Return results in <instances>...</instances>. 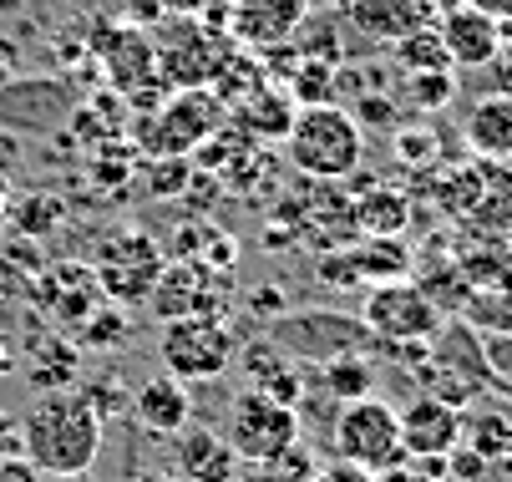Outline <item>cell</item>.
Returning a JSON list of instances; mask_svg holds the SVG:
<instances>
[{
  "instance_id": "1",
  "label": "cell",
  "mask_w": 512,
  "mask_h": 482,
  "mask_svg": "<svg viewBox=\"0 0 512 482\" xmlns=\"http://www.w3.org/2000/svg\"><path fill=\"white\" fill-rule=\"evenodd\" d=\"M21 452L46 472H87L102 452V417L92 411L87 391H46L21 417Z\"/></svg>"
},
{
  "instance_id": "2",
  "label": "cell",
  "mask_w": 512,
  "mask_h": 482,
  "mask_svg": "<svg viewBox=\"0 0 512 482\" xmlns=\"http://www.w3.org/2000/svg\"><path fill=\"white\" fill-rule=\"evenodd\" d=\"M284 153L300 178L310 183H345L365 163V127L350 117V107H300L284 132Z\"/></svg>"
},
{
  "instance_id": "3",
  "label": "cell",
  "mask_w": 512,
  "mask_h": 482,
  "mask_svg": "<svg viewBox=\"0 0 512 482\" xmlns=\"http://www.w3.org/2000/svg\"><path fill=\"white\" fill-rule=\"evenodd\" d=\"M224 127H229V107L208 87H188V92L163 97L153 107V117L137 122V148L148 158H188Z\"/></svg>"
},
{
  "instance_id": "4",
  "label": "cell",
  "mask_w": 512,
  "mask_h": 482,
  "mask_svg": "<svg viewBox=\"0 0 512 482\" xmlns=\"http://www.w3.org/2000/svg\"><path fill=\"white\" fill-rule=\"evenodd\" d=\"M330 447L340 462H355L365 472H391L406 462V447H401V417L396 406L381 401V396H360V401H345L335 411V427H330Z\"/></svg>"
},
{
  "instance_id": "5",
  "label": "cell",
  "mask_w": 512,
  "mask_h": 482,
  "mask_svg": "<svg viewBox=\"0 0 512 482\" xmlns=\"http://www.w3.org/2000/svg\"><path fill=\"white\" fill-rule=\"evenodd\" d=\"M442 305L426 295L421 280L401 274V280H381L365 285V305H360V325L371 330V340H391V346H426L442 330Z\"/></svg>"
},
{
  "instance_id": "6",
  "label": "cell",
  "mask_w": 512,
  "mask_h": 482,
  "mask_svg": "<svg viewBox=\"0 0 512 482\" xmlns=\"http://www.w3.org/2000/svg\"><path fill=\"white\" fill-rule=\"evenodd\" d=\"M158 356H163V371L173 381L198 386V381H218L234 366L239 340L218 315H188V320H163Z\"/></svg>"
},
{
  "instance_id": "7",
  "label": "cell",
  "mask_w": 512,
  "mask_h": 482,
  "mask_svg": "<svg viewBox=\"0 0 512 482\" xmlns=\"http://www.w3.org/2000/svg\"><path fill=\"white\" fill-rule=\"evenodd\" d=\"M153 46H158V77L173 92L208 87L218 77V66H224L229 51H234L229 31L208 26L203 16H168L163 21V36Z\"/></svg>"
},
{
  "instance_id": "8",
  "label": "cell",
  "mask_w": 512,
  "mask_h": 482,
  "mask_svg": "<svg viewBox=\"0 0 512 482\" xmlns=\"http://www.w3.org/2000/svg\"><path fill=\"white\" fill-rule=\"evenodd\" d=\"M224 437L239 452V462L264 467L289 442H300V406H279L264 391H239L234 406H229V432Z\"/></svg>"
},
{
  "instance_id": "9",
  "label": "cell",
  "mask_w": 512,
  "mask_h": 482,
  "mask_svg": "<svg viewBox=\"0 0 512 482\" xmlns=\"http://www.w3.org/2000/svg\"><path fill=\"white\" fill-rule=\"evenodd\" d=\"M310 0H229L224 11V31L239 51L249 56H269L284 41H295V31L310 21Z\"/></svg>"
},
{
  "instance_id": "10",
  "label": "cell",
  "mask_w": 512,
  "mask_h": 482,
  "mask_svg": "<svg viewBox=\"0 0 512 482\" xmlns=\"http://www.w3.org/2000/svg\"><path fill=\"white\" fill-rule=\"evenodd\" d=\"M92 51L102 61L107 87H117L122 97H137L142 87H163V77H158V46H153V36L142 26H127V21L97 26Z\"/></svg>"
},
{
  "instance_id": "11",
  "label": "cell",
  "mask_w": 512,
  "mask_h": 482,
  "mask_svg": "<svg viewBox=\"0 0 512 482\" xmlns=\"http://www.w3.org/2000/svg\"><path fill=\"white\" fill-rule=\"evenodd\" d=\"M274 346L279 351H300L310 361H335V356H355L371 346V330L350 315H325V310H305V315H289L274 330Z\"/></svg>"
},
{
  "instance_id": "12",
  "label": "cell",
  "mask_w": 512,
  "mask_h": 482,
  "mask_svg": "<svg viewBox=\"0 0 512 482\" xmlns=\"http://www.w3.org/2000/svg\"><path fill=\"white\" fill-rule=\"evenodd\" d=\"M148 305H153L158 320H188V315H218V320H224L229 295L218 290V280L208 274V264L178 259V264H163Z\"/></svg>"
},
{
  "instance_id": "13",
  "label": "cell",
  "mask_w": 512,
  "mask_h": 482,
  "mask_svg": "<svg viewBox=\"0 0 512 482\" xmlns=\"http://www.w3.org/2000/svg\"><path fill=\"white\" fill-rule=\"evenodd\" d=\"M163 274V254L148 234H122L107 244V254L97 259V285L112 300H148Z\"/></svg>"
},
{
  "instance_id": "14",
  "label": "cell",
  "mask_w": 512,
  "mask_h": 482,
  "mask_svg": "<svg viewBox=\"0 0 512 482\" xmlns=\"http://www.w3.org/2000/svg\"><path fill=\"white\" fill-rule=\"evenodd\" d=\"M462 224L482 239L512 244V163H472V188H467V209Z\"/></svg>"
},
{
  "instance_id": "15",
  "label": "cell",
  "mask_w": 512,
  "mask_h": 482,
  "mask_svg": "<svg viewBox=\"0 0 512 482\" xmlns=\"http://www.w3.org/2000/svg\"><path fill=\"white\" fill-rule=\"evenodd\" d=\"M401 417V447L406 457H447L457 442H462V411L442 396H411L406 406H396Z\"/></svg>"
},
{
  "instance_id": "16",
  "label": "cell",
  "mask_w": 512,
  "mask_h": 482,
  "mask_svg": "<svg viewBox=\"0 0 512 482\" xmlns=\"http://www.w3.org/2000/svg\"><path fill=\"white\" fill-rule=\"evenodd\" d=\"M436 31L447 41L452 66H467V72L492 66L502 56V21H492L482 6H457L447 16H436Z\"/></svg>"
},
{
  "instance_id": "17",
  "label": "cell",
  "mask_w": 512,
  "mask_h": 482,
  "mask_svg": "<svg viewBox=\"0 0 512 482\" xmlns=\"http://www.w3.org/2000/svg\"><path fill=\"white\" fill-rule=\"evenodd\" d=\"M345 26L365 41V46H396L401 36H411L416 26H426L431 16L421 11V0H350L340 11Z\"/></svg>"
},
{
  "instance_id": "18",
  "label": "cell",
  "mask_w": 512,
  "mask_h": 482,
  "mask_svg": "<svg viewBox=\"0 0 512 482\" xmlns=\"http://www.w3.org/2000/svg\"><path fill=\"white\" fill-rule=\"evenodd\" d=\"M462 143L487 163H512V92H487L467 107Z\"/></svg>"
},
{
  "instance_id": "19",
  "label": "cell",
  "mask_w": 512,
  "mask_h": 482,
  "mask_svg": "<svg viewBox=\"0 0 512 482\" xmlns=\"http://www.w3.org/2000/svg\"><path fill=\"white\" fill-rule=\"evenodd\" d=\"M188 411H193L188 386L173 381L168 371L153 376V381H142V386L132 391V417H137L142 432H153V437H178V432L188 427Z\"/></svg>"
},
{
  "instance_id": "20",
  "label": "cell",
  "mask_w": 512,
  "mask_h": 482,
  "mask_svg": "<svg viewBox=\"0 0 512 482\" xmlns=\"http://www.w3.org/2000/svg\"><path fill=\"white\" fill-rule=\"evenodd\" d=\"M239 452L229 447L224 432L213 427H183L178 432V477L183 482H229L239 472Z\"/></svg>"
},
{
  "instance_id": "21",
  "label": "cell",
  "mask_w": 512,
  "mask_h": 482,
  "mask_svg": "<svg viewBox=\"0 0 512 482\" xmlns=\"http://www.w3.org/2000/svg\"><path fill=\"white\" fill-rule=\"evenodd\" d=\"M295 102H289V92L279 82H264L259 92H249L244 102L229 107V127L239 132H254V137H284L289 122H295Z\"/></svg>"
},
{
  "instance_id": "22",
  "label": "cell",
  "mask_w": 512,
  "mask_h": 482,
  "mask_svg": "<svg viewBox=\"0 0 512 482\" xmlns=\"http://www.w3.org/2000/svg\"><path fill=\"white\" fill-rule=\"evenodd\" d=\"M355 209V234H371V239H401L406 219H411V198L396 193V188H381L371 183V193L350 198Z\"/></svg>"
},
{
  "instance_id": "23",
  "label": "cell",
  "mask_w": 512,
  "mask_h": 482,
  "mask_svg": "<svg viewBox=\"0 0 512 482\" xmlns=\"http://www.w3.org/2000/svg\"><path fill=\"white\" fill-rule=\"evenodd\" d=\"M462 442L472 452H482L487 462L492 457H512V406L502 401H472V417H462Z\"/></svg>"
},
{
  "instance_id": "24",
  "label": "cell",
  "mask_w": 512,
  "mask_h": 482,
  "mask_svg": "<svg viewBox=\"0 0 512 482\" xmlns=\"http://www.w3.org/2000/svg\"><path fill=\"white\" fill-rule=\"evenodd\" d=\"M345 254H350V269H355L360 290L381 285V280H401V274L411 269V254H406L401 239H365L360 249H345Z\"/></svg>"
},
{
  "instance_id": "25",
  "label": "cell",
  "mask_w": 512,
  "mask_h": 482,
  "mask_svg": "<svg viewBox=\"0 0 512 482\" xmlns=\"http://www.w3.org/2000/svg\"><path fill=\"white\" fill-rule=\"evenodd\" d=\"M391 56H396V66H401V77H411V72H447V66H452L447 41H442V31H436V21H426V26H416L411 36H401V41L391 46Z\"/></svg>"
},
{
  "instance_id": "26",
  "label": "cell",
  "mask_w": 512,
  "mask_h": 482,
  "mask_svg": "<svg viewBox=\"0 0 512 482\" xmlns=\"http://www.w3.org/2000/svg\"><path fill=\"white\" fill-rule=\"evenodd\" d=\"M320 386L330 391L335 406H345V401H360V396H376L371 391L376 371H371V361H365L360 351L355 356H335V361H320Z\"/></svg>"
},
{
  "instance_id": "27",
  "label": "cell",
  "mask_w": 512,
  "mask_h": 482,
  "mask_svg": "<svg viewBox=\"0 0 512 482\" xmlns=\"http://www.w3.org/2000/svg\"><path fill=\"white\" fill-rule=\"evenodd\" d=\"M401 97L416 107V112H442L452 97H457V66H447V72H411L401 77Z\"/></svg>"
},
{
  "instance_id": "28",
  "label": "cell",
  "mask_w": 512,
  "mask_h": 482,
  "mask_svg": "<svg viewBox=\"0 0 512 482\" xmlns=\"http://www.w3.org/2000/svg\"><path fill=\"white\" fill-rule=\"evenodd\" d=\"M264 472H269L274 482H310V477L320 472V457H315L305 442H289L279 457H269V462H264Z\"/></svg>"
},
{
  "instance_id": "29",
  "label": "cell",
  "mask_w": 512,
  "mask_h": 482,
  "mask_svg": "<svg viewBox=\"0 0 512 482\" xmlns=\"http://www.w3.org/2000/svg\"><path fill=\"white\" fill-rule=\"evenodd\" d=\"M117 16L127 21V26H163L168 21V0H117Z\"/></svg>"
},
{
  "instance_id": "30",
  "label": "cell",
  "mask_w": 512,
  "mask_h": 482,
  "mask_svg": "<svg viewBox=\"0 0 512 482\" xmlns=\"http://www.w3.org/2000/svg\"><path fill=\"white\" fill-rule=\"evenodd\" d=\"M310 482H381L376 472H365V467H355V462H320V472L310 477Z\"/></svg>"
},
{
  "instance_id": "31",
  "label": "cell",
  "mask_w": 512,
  "mask_h": 482,
  "mask_svg": "<svg viewBox=\"0 0 512 482\" xmlns=\"http://www.w3.org/2000/svg\"><path fill=\"white\" fill-rule=\"evenodd\" d=\"M0 482H46V472L26 452H11V457H0Z\"/></svg>"
},
{
  "instance_id": "32",
  "label": "cell",
  "mask_w": 512,
  "mask_h": 482,
  "mask_svg": "<svg viewBox=\"0 0 512 482\" xmlns=\"http://www.w3.org/2000/svg\"><path fill=\"white\" fill-rule=\"evenodd\" d=\"M396 153L411 158V163L426 158V153H431V132H396Z\"/></svg>"
},
{
  "instance_id": "33",
  "label": "cell",
  "mask_w": 512,
  "mask_h": 482,
  "mask_svg": "<svg viewBox=\"0 0 512 482\" xmlns=\"http://www.w3.org/2000/svg\"><path fill=\"white\" fill-rule=\"evenodd\" d=\"M87 340H92V346H117V340H122V320L117 315H97Z\"/></svg>"
},
{
  "instance_id": "34",
  "label": "cell",
  "mask_w": 512,
  "mask_h": 482,
  "mask_svg": "<svg viewBox=\"0 0 512 482\" xmlns=\"http://www.w3.org/2000/svg\"><path fill=\"white\" fill-rule=\"evenodd\" d=\"M11 452H21V422L0 411V457H11Z\"/></svg>"
},
{
  "instance_id": "35",
  "label": "cell",
  "mask_w": 512,
  "mask_h": 482,
  "mask_svg": "<svg viewBox=\"0 0 512 482\" xmlns=\"http://www.w3.org/2000/svg\"><path fill=\"white\" fill-rule=\"evenodd\" d=\"M477 482H512V457H492V462L477 472Z\"/></svg>"
},
{
  "instance_id": "36",
  "label": "cell",
  "mask_w": 512,
  "mask_h": 482,
  "mask_svg": "<svg viewBox=\"0 0 512 482\" xmlns=\"http://www.w3.org/2000/svg\"><path fill=\"white\" fill-rule=\"evenodd\" d=\"M381 482H436V477H426V472H416V467H411V457H406L401 467H391V472H381Z\"/></svg>"
},
{
  "instance_id": "37",
  "label": "cell",
  "mask_w": 512,
  "mask_h": 482,
  "mask_svg": "<svg viewBox=\"0 0 512 482\" xmlns=\"http://www.w3.org/2000/svg\"><path fill=\"white\" fill-rule=\"evenodd\" d=\"M11 82H16V51H11V41H0V92Z\"/></svg>"
},
{
  "instance_id": "38",
  "label": "cell",
  "mask_w": 512,
  "mask_h": 482,
  "mask_svg": "<svg viewBox=\"0 0 512 482\" xmlns=\"http://www.w3.org/2000/svg\"><path fill=\"white\" fill-rule=\"evenodd\" d=\"M213 0H168V16H203Z\"/></svg>"
},
{
  "instance_id": "39",
  "label": "cell",
  "mask_w": 512,
  "mask_h": 482,
  "mask_svg": "<svg viewBox=\"0 0 512 482\" xmlns=\"http://www.w3.org/2000/svg\"><path fill=\"white\" fill-rule=\"evenodd\" d=\"M457 6H472V0H421V11L436 21V16H447V11H457Z\"/></svg>"
},
{
  "instance_id": "40",
  "label": "cell",
  "mask_w": 512,
  "mask_h": 482,
  "mask_svg": "<svg viewBox=\"0 0 512 482\" xmlns=\"http://www.w3.org/2000/svg\"><path fill=\"white\" fill-rule=\"evenodd\" d=\"M229 482H274V477H269L264 467H254V462H244V467H239V472H234Z\"/></svg>"
},
{
  "instance_id": "41",
  "label": "cell",
  "mask_w": 512,
  "mask_h": 482,
  "mask_svg": "<svg viewBox=\"0 0 512 482\" xmlns=\"http://www.w3.org/2000/svg\"><path fill=\"white\" fill-rule=\"evenodd\" d=\"M472 6H482L492 21H502V16H512V0H472Z\"/></svg>"
},
{
  "instance_id": "42",
  "label": "cell",
  "mask_w": 512,
  "mask_h": 482,
  "mask_svg": "<svg viewBox=\"0 0 512 482\" xmlns=\"http://www.w3.org/2000/svg\"><path fill=\"white\" fill-rule=\"evenodd\" d=\"M132 482H183V477L178 472H137Z\"/></svg>"
},
{
  "instance_id": "43",
  "label": "cell",
  "mask_w": 512,
  "mask_h": 482,
  "mask_svg": "<svg viewBox=\"0 0 512 482\" xmlns=\"http://www.w3.org/2000/svg\"><path fill=\"white\" fill-rule=\"evenodd\" d=\"M51 482H97V477H92V467H87V472H61V477H51Z\"/></svg>"
},
{
  "instance_id": "44",
  "label": "cell",
  "mask_w": 512,
  "mask_h": 482,
  "mask_svg": "<svg viewBox=\"0 0 512 482\" xmlns=\"http://www.w3.org/2000/svg\"><path fill=\"white\" fill-rule=\"evenodd\" d=\"M6 209H11V183H6V173H0V219H6Z\"/></svg>"
},
{
  "instance_id": "45",
  "label": "cell",
  "mask_w": 512,
  "mask_h": 482,
  "mask_svg": "<svg viewBox=\"0 0 512 482\" xmlns=\"http://www.w3.org/2000/svg\"><path fill=\"white\" fill-rule=\"evenodd\" d=\"M310 6H315V11H345L350 0H310Z\"/></svg>"
}]
</instances>
